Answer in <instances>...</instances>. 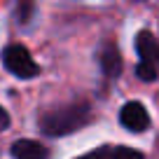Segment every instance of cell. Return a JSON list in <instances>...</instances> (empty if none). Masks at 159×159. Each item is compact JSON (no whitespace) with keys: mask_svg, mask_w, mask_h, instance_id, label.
<instances>
[{"mask_svg":"<svg viewBox=\"0 0 159 159\" xmlns=\"http://www.w3.org/2000/svg\"><path fill=\"white\" fill-rule=\"evenodd\" d=\"M98 63L101 70H103L108 77H117L122 73V56H119V49L112 45V42H105L98 52Z\"/></svg>","mask_w":159,"mask_h":159,"instance_id":"5","label":"cell"},{"mask_svg":"<svg viewBox=\"0 0 159 159\" xmlns=\"http://www.w3.org/2000/svg\"><path fill=\"white\" fill-rule=\"evenodd\" d=\"M110 154H112V159H143L138 150L131 148H110Z\"/></svg>","mask_w":159,"mask_h":159,"instance_id":"8","label":"cell"},{"mask_svg":"<svg viewBox=\"0 0 159 159\" xmlns=\"http://www.w3.org/2000/svg\"><path fill=\"white\" fill-rule=\"evenodd\" d=\"M2 61H5V68L10 70L12 75L21 77V80L35 77V75L40 73L38 63L33 61L30 52L26 49L24 45H10V47H5V52H2Z\"/></svg>","mask_w":159,"mask_h":159,"instance_id":"3","label":"cell"},{"mask_svg":"<svg viewBox=\"0 0 159 159\" xmlns=\"http://www.w3.org/2000/svg\"><path fill=\"white\" fill-rule=\"evenodd\" d=\"M12 157L14 159H49V150L38 140H16L12 145Z\"/></svg>","mask_w":159,"mask_h":159,"instance_id":"6","label":"cell"},{"mask_svg":"<svg viewBox=\"0 0 159 159\" xmlns=\"http://www.w3.org/2000/svg\"><path fill=\"white\" fill-rule=\"evenodd\" d=\"M119 122H122L124 129L134 131V134H140V131H145L150 126V115H148V110H145L140 103L131 101V103H126L124 108H122Z\"/></svg>","mask_w":159,"mask_h":159,"instance_id":"4","label":"cell"},{"mask_svg":"<svg viewBox=\"0 0 159 159\" xmlns=\"http://www.w3.org/2000/svg\"><path fill=\"white\" fill-rule=\"evenodd\" d=\"M136 49H138L140 63L136 68V75H138L143 82H152L159 75V42L152 33L148 30H140L136 35Z\"/></svg>","mask_w":159,"mask_h":159,"instance_id":"2","label":"cell"},{"mask_svg":"<svg viewBox=\"0 0 159 159\" xmlns=\"http://www.w3.org/2000/svg\"><path fill=\"white\" fill-rule=\"evenodd\" d=\"M30 14H33V2L30 0H16V19L21 24H28Z\"/></svg>","mask_w":159,"mask_h":159,"instance_id":"7","label":"cell"},{"mask_svg":"<svg viewBox=\"0 0 159 159\" xmlns=\"http://www.w3.org/2000/svg\"><path fill=\"white\" fill-rule=\"evenodd\" d=\"M7 126H10V115H7L2 108H0V131L7 129Z\"/></svg>","mask_w":159,"mask_h":159,"instance_id":"10","label":"cell"},{"mask_svg":"<svg viewBox=\"0 0 159 159\" xmlns=\"http://www.w3.org/2000/svg\"><path fill=\"white\" fill-rule=\"evenodd\" d=\"M80 159H112V154H110V148H101V150H94V152L84 154Z\"/></svg>","mask_w":159,"mask_h":159,"instance_id":"9","label":"cell"},{"mask_svg":"<svg viewBox=\"0 0 159 159\" xmlns=\"http://www.w3.org/2000/svg\"><path fill=\"white\" fill-rule=\"evenodd\" d=\"M91 110L89 103H70L63 108L49 110L40 117V131L45 136H66L70 131H77L89 122Z\"/></svg>","mask_w":159,"mask_h":159,"instance_id":"1","label":"cell"}]
</instances>
